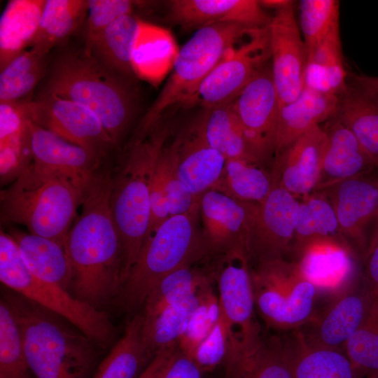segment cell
<instances>
[{
    "instance_id": "7",
    "label": "cell",
    "mask_w": 378,
    "mask_h": 378,
    "mask_svg": "<svg viewBox=\"0 0 378 378\" xmlns=\"http://www.w3.org/2000/svg\"><path fill=\"white\" fill-rule=\"evenodd\" d=\"M256 29L232 23H216L197 29L179 48L169 76L133 134L146 135L171 108L188 106L204 80L227 50Z\"/></svg>"
},
{
    "instance_id": "23",
    "label": "cell",
    "mask_w": 378,
    "mask_h": 378,
    "mask_svg": "<svg viewBox=\"0 0 378 378\" xmlns=\"http://www.w3.org/2000/svg\"><path fill=\"white\" fill-rule=\"evenodd\" d=\"M327 141L317 190H326L344 180L360 176L375 166L351 132L335 115L323 127Z\"/></svg>"
},
{
    "instance_id": "36",
    "label": "cell",
    "mask_w": 378,
    "mask_h": 378,
    "mask_svg": "<svg viewBox=\"0 0 378 378\" xmlns=\"http://www.w3.org/2000/svg\"><path fill=\"white\" fill-rule=\"evenodd\" d=\"M139 18L125 15L108 26L84 48L113 71L131 78V55Z\"/></svg>"
},
{
    "instance_id": "51",
    "label": "cell",
    "mask_w": 378,
    "mask_h": 378,
    "mask_svg": "<svg viewBox=\"0 0 378 378\" xmlns=\"http://www.w3.org/2000/svg\"><path fill=\"white\" fill-rule=\"evenodd\" d=\"M366 276L367 292L371 298L378 297V243L368 251Z\"/></svg>"
},
{
    "instance_id": "15",
    "label": "cell",
    "mask_w": 378,
    "mask_h": 378,
    "mask_svg": "<svg viewBox=\"0 0 378 378\" xmlns=\"http://www.w3.org/2000/svg\"><path fill=\"white\" fill-rule=\"evenodd\" d=\"M251 145L261 160L274 155V139L280 103L266 65L232 102Z\"/></svg>"
},
{
    "instance_id": "54",
    "label": "cell",
    "mask_w": 378,
    "mask_h": 378,
    "mask_svg": "<svg viewBox=\"0 0 378 378\" xmlns=\"http://www.w3.org/2000/svg\"><path fill=\"white\" fill-rule=\"evenodd\" d=\"M291 1L290 0H261L259 1L262 7L269 8L276 10L288 4Z\"/></svg>"
},
{
    "instance_id": "43",
    "label": "cell",
    "mask_w": 378,
    "mask_h": 378,
    "mask_svg": "<svg viewBox=\"0 0 378 378\" xmlns=\"http://www.w3.org/2000/svg\"><path fill=\"white\" fill-rule=\"evenodd\" d=\"M343 351L360 378L378 370V297H370L362 323Z\"/></svg>"
},
{
    "instance_id": "12",
    "label": "cell",
    "mask_w": 378,
    "mask_h": 378,
    "mask_svg": "<svg viewBox=\"0 0 378 378\" xmlns=\"http://www.w3.org/2000/svg\"><path fill=\"white\" fill-rule=\"evenodd\" d=\"M26 104L31 122L104 159L115 146L99 119L83 105L43 93Z\"/></svg>"
},
{
    "instance_id": "30",
    "label": "cell",
    "mask_w": 378,
    "mask_h": 378,
    "mask_svg": "<svg viewBox=\"0 0 378 378\" xmlns=\"http://www.w3.org/2000/svg\"><path fill=\"white\" fill-rule=\"evenodd\" d=\"M195 121L208 144L226 160L262 161L248 140L232 102L204 109Z\"/></svg>"
},
{
    "instance_id": "34",
    "label": "cell",
    "mask_w": 378,
    "mask_h": 378,
    "mask_svg": "<svg viewBox=\"0 0 378 378\" xmlns=\"http://www.w3.org/2000/svg\"><path fill=\"white\" fill-rule=\"evenodd\" d=\"M338 98L335 117L351 131L378 167V94L349 84Z\"/></svg>"
},
{
    "instance_id": "16",
    "label": "cell",
    "mask_w": 378,
    "mask_h": 378,
    "mask_svg": "<svg viewBox=\"0 0 378 378\" xmlns=\"http://www.w3.org/2000/svg\"><path fill=\"white\" fill-rule=\"evenodd\" d=\"M255 204L237 200L214 189L202 195V234L209 255H225L241 247L246 250Z\"/></svg>"
},
{
    "instance_id": "42",
    "label": "cell",
    "mask_w": 378,
    "mask_h": 378,
    "mask_svg": "<svg viewBox=\"0 0 378 378\" xmlns=\"http://www.w3.org/2000/svg\"><path fill=\"white\" fill-rule=\"evenodd\" d=\"M210 284L200 271L186 266L162 278L147 296L144 307V316L155 314L164 307L196 295Z\"/></svg>"
},
{
    "instance_id": "18",
    "label": "cell",
    "mask_w": 378,
    "mask_h": 378,
    "mask_svg": "<svg viewBox=\"0 0 378 378\" xmlns=\"http://www.w3.org/2000/svg\"><path fill=\"white\" fill-rule=\"evenodd\" d=\"M326 141L323 127L317 125L277 154L271 174L273 185L295 196H307L318 185Z\"/></svg>"
},
{
    "instance_id": "50",
    "label": "cell",
    "mask_w": 378,
    "mask_h": 378,
    "mask_svg": "<svg viewBox=\"0 0 378 378\" xmlns=\"http://www.w3.org/2000/svg\"><path fill=\"white\" fill-rule=\"evenodd\" d=\"M204 373L193 358L177 346L165 365L162 378H204Z\"/></svg>"
},
{
    "instance_id": "49",
    "label": "cell",
    "mask_w": 378,
    "mask_h": 378,
    "mask_svg": "<svg viewBox=\"0 0 378 378\" xmlns=\"http://www.w3.org/2000/svg\"><path fill=\"white\" fill-rule=\"evenodd\" d=\"M134 4L129 0H88L85 44L118 19L132 14Z\"/></svg>"
},
{
    "instance_id": "22",
    "label": "cell",
    "mask_w": 378,
    "mask_h": 378,
    "mask_svg": "<svg viewBox=\"0 0 378 378\" xmlns=\"http://www.w3.org/2000/svg\"><path fill=\"white\" fill-rule=\"evenodd\" d=\"M178 175L197 199L218 183L226 160L204 139L195 120L178 136Z\"/></svg>"
},
{
    "instance_id": "40",
    "label": "cell",
    "mask_w": 378,
    "mask_h": 378,
    "mask_svg": "<svg viewBox=\"0 0 378 378\" xmlns=\"http://www.w3.org/2000/svg\"><path fill=\"white\" fill-rule=\"evenodd\" d=\"M339 233L341 234L339 223L330 200L321 195L306 196L300 204L292 251L296 253L316 239H341L338 237Z\"/></svg>"
},
{
    "instance_id": "19",
    "label": "cell",
    "mask_w": 378,
    "mask_h": 378,
    "mask_svg": "<svg viewBox=\"0 0 378 378\" xmlns=\"http://www.w3.org/2000/svg\"><path fill=\"white\" fill-rule=\"evenodd\" d=\"M271 18L258 0H172L167 4V19L188 29L216 23L262 29Z\"/></svg>"
},
{
    "instance_id": "13",
    "label": "cell",
    "mask_w": 378,
    "mask_h": 378,
    "mask_svg": "<svg viewBox=\"0 0 378 378\" xmlns=\"http://www.w3.org/2000/svg\"><path fill=\"white\" fill-rule=\"evenodd\" d=\"M221 313L229 325L230 339L250 347L261 338L255 319L251 268L246 250L237 248L224 255L218 273Z\"/></svg>"
},
{
    "instance_id": "32",
    "label": "cell",
    "mask_w": 378,
    "mask_h": 378,
    "mask_svg": "<svg viewBox=\"0 0 378 378\" xmlns=\"http://www.w3.org/2000/svg\"><path fill=\"white\" fill-rule=\"evenodd\" d=\"M348 73L342 57L340 23L307 54L304 88L340 97L347 90Z\"/></svg>"
},
{
    "instance_id": "6",
    "label": "cell",
    "mask_w": 378,
    "mask_h": 378,
    "mask_svg": "<svg viewBox=\"0 0 378 378\" xmlns=\"http://www.w3.org/2000/svg\"><path fill=\"white\" fill-rule=\"evenodd\" d=\"M199 216L200 202L170 217L145 241L118 295L125 310L139 309L162 278L209 255L197 227Z\"/></svg>"
},
{
    "instance_id": "1",
    "label": "cell",
    "mask_w": 378,
    "mask_h": 378,
    "mask_svg": "<svg viewBox=\"0 0 378 378\" xmlns=\"http://www.w3.org/2000/svg\"><path fill=\"white\" fill-rule=\"evenodd\" d=\"M111 169L106 161L94 174L64 244L73 273L69 292L101 310L122 286V247L110 204Z\"/></svg>"
},
{
    "instance_id": "31",
    "label": "cell",
    "mask_w": 378,
    "mask_h": 378,
    "mask_svg": "<svg viewBox=\"0 0 378 378\" xmlns=\"http://www.w3.org/2000/svg\"><path fill=\"white\" fill-rule=\"evenodd\" d=\"M7 233L16 243L25 264L35 276L69 291L73 273L63 246L13 227Z\"/></svg>"
},
{
    "instance_id": "25",
    "label": "cell",
    "mask_w": 378,
    "mask_h": 378,
    "mask_svg": "<svg viewBox=\"0 0 378 378\" xmlns=\"http://www.w3.org/2000/svg\"><path fill=\"white\" fill-rule=\"evenodd\" d=\"M339 98L304 88L293 102L281 105L274 139V157L302 135L333 118Z\"/></svg>"
},
{
    "instance_id": "33",
    "label": "cell",
    "mask_w": 378,
    "mask_h": 378,
    "mask_svg": "<svg viewBox=\"0 0 378 378\" xmlns=\"http://www.w3.org/2000/svg\"><path fill=\"white\" fill-rule=\"evenodd\" d=\"M46 0H11L0 19V69L30 46Z\"/></svg>"
},
{
    "instance_id": "26",
    "label": "cell",
    "mask_w": 378,
    "mask_h": 378,
    "mask_svg": "<svg viewBox=\"0 0 378 378\" xmlns=\"http://www.w3.org/2000/svg\"><path fill=\"white\" fill-rule=\"evenodd\" d=\"M370 300L366 289L339 298L320 318L307 323L312 326L308 332L300 328L304 340L311 345L343 351L362 323Z\"/></svg>"
},
{
    "instance_id": "48",
    "label": "cell",
    "mask_w": 378,
    "mask_h": 378,
    "mask_svg": "<svg viewBox=\"0 0 378 378\" xmlns=\"http://www.w3.org/2000/svg\"><path fill=\"white\" fill-rule=\"evenodd\" d=\"M230 338L229 325L220 312L217 323L192 356L204 372H210L223 365L227 353Z\"/></svg>"
},
{
    "instance_id": "24",
    "label": "cell",
    "mask_w": 378,
    "mask_h": 378,
    "mask_svg": "<svg viewBox=\"0 0 378 378\" xmlns=\"http://www.w3.org/2000/svg\"><path fill=\"white\" fill-rule=\"evenodd\" d=\"M330 202L342 235L364 245L363 228L378 210V182L360 176L340 181L330 188Z\"/></svg>"
},
{
    "instance_id": "9",
    "label": "cell",
    "mask_w": 378,
    "mask_h": 378,
    "mask_svg": "<svg viewBox=\"0 0 378 378\" xmlns=\"http://www.w3.org/2000/svg\"><path fill=\"white\" fill-rule=\"evenodd\" d=\"M251 274L255 309L267 326L290 331L316 318L317 289L295 261L262 262L251 269Z\"/></svg>"
},
{
    "instance_id": "56",
    "label": "cell",
    "mask_w": 378,
    "mask_h": 378,
    "mask_svg": "<svg viewBox=\"0 0 378 378\" xmlns=\"http://www.w3.org/2000/svg\"><path fill=\"white\" fill-rule=\"evenodd\" d=\"M366 378H378V370L368 375Z\"/></svg>"
},
{
    "instance_id": "3",
    "label": "cell",
    "mask_w": 378,
    "mask_h": 378,
    "mask_svg": "<svg viewBox=\"0 0 378 378\" xmlns=\"http://www.w3.org/2000/svg\"><path fill=\"white\" fill-rule=\"evenodd\" d=\"M84 48L69 50L55 61L40 93L84 106L99 119L117 146L134 114L136 97L128 82Z\"/></svg>"
},
{
    "instance_id": "55",
    "label": "cell",
    "mask_w": 378,
    "mask_h": 378,
    "mask_svg": "<svg viewBox=\"0 0 378 378\" xmlns=\"http://www.w3.org/2000/svg\"><path fill=\"white\" fill-rule=\"evenodd\" d=\"M376 215H377V216L378 217V210H377V211ZM377 242H378V231H377V234L376 237H375L374 239H373V240H372V244H371V246H370V248L369 251H370V249H372V248L376 245V244H377Z\"/></svg>"
},
{
    "instance_id": "28",
    "label": "cell",
    "mask_w": 378,
    "mask_h": 378,
    "mask_svg": "<svg viewBox=\"0 0 378 378\" xmlns=\"http://www.w3.org/2000/svg\"><path fill=\"white\" fill-rule=\"evenodd\" d=\"M178 51L169 30L139 18L131 55L135 76L158 85L171 72Z\"/></svg>"
},
{
    "instance_id": "5",
    "label": "cell",
    "mask_w": 378,
    "mask_h": 378,
    "mask_svg": "<svg viewBox=\"0 0 378 378\" xmlns=\"http://www.w3.org/2000/svg\"><path fill=\"white\" fill-rule=\"evenodd\" d=\"M14 293L4 298L18 322L34 377L88 378L95 362L94 344L59 315Z\"/></svg>"
},
{
    "instance_id": "8",
    "label": "cell",
    "mask_w": 378,
    "mask_h": 378,
    "mask_svg": "<svg viewBox=\"0 0 378 378\" xmlns=\"http://www.w3.org/2000/svg\"><path fill=\"white\" fill-rule=\"evenodd\" d=\"M0 281L12 291L66 320L94 344L106 349L114 341L116 330L106 312L80 300L69 290L35 276L13 239L2 229Z\"/></svg>"
},
{
    "instance_id": "38",
    "label": "cell",
    "mask_w": 378,
    "mask_h": 378,
    "mask_svg": "<svg viewBox=\"0 0 378 378\" xmlns=\"http://www.w3.org/2000/svg\"><path fill=\"white\" fill-rule=\"evenodd\" d=\"M88 12V0H46L30 47L48 55L79 27Z\"/></svg>"
},
{
    "instance_id": "14",
    "label": "cell",
    "mask_w": 378,
    "mask_h": 378,
    "mask_svg": "<svg viewBox=\"0 0 378 378\" xmlns=\"http://www.w3.org/2000/svg\"><path fill=\"white\" fill-rule=\"evenodd\" d=\"M267 29L272 76L281 106L294 101L302 91L307 61L292 1L275 10Z\"/></svg>"
},
{
    "instance_id": "35",
    "label": "cell",
    "mask_w": 378,
    "mask_h": 378,
    "mask_svg": "<svg viewBox=\"0 0 378 378\" xmlns=\"http://www.w3.org/2000/svg\"><path fill=\"white\" fill-rule=\"evenodd\" d=\"M143 327V314H136L92 378H139L153 360L144 343Z\"/></svg>"
},
{
    "instance_id": "17",
    "label": "cell",
    "mask_w": 378,
    "mask_h": 378,
    "mask_svg": "<svg viewBox=\"0 0 378 378\" xmlns=\"http://www.w3.org/2000/svg\"><path fill=\"white\" fill-rule=\"evenodd\" d=\"M302 275L316 288L318 295L349 293L356 267L349 246L341 239H316L295 253Z\"/></svg>"
},
{
    "instance_id": "2",
    "label": "cell",
    "mask_w": 378,
    "mask_h": 378,
    "mask_svg": "<svg viewBox=\"0 0 378 378\" xmlns=\"http://www.w3.org/2000/svg\"><path fill=\"white\" fill-rule=\"evenodd\" d=\"M171 134L162 120L148 134L132 138L111 169L110 204L122 257V283L144 244L150 222V193L160 154Z\"/></svg>"
},
{
    "instance_id": "37",
    "label": "cell",
    "mask_w": 378,
    "mask_h": 378,
    "mask_svg": "<svg viewBox=\"0 0 378 378\" xmlns=\"http://www.w3.org/2000/svg\"><path fill=\"white\" fill-rule=\"evenodd\" d=\"M198 303L199 292L164 307L154 315L148 317L143 315L144 343L153 358L178 344Z\"/></svg>"
},
{
    "instance_id": "4",
    "label": "cell",
    "mask_w": 378,
    "mask_h": 378,
    "mask_svg": "<svg viewBox=\"0 0 378 378\" xmlns=\"http://www.w3.org/2000/svg\"><path fill=\"white\" fill-rule=\"evenodd\" d=\"M84 190L67 176L32 162L0 192L3 224L17 223L64 246Z\"/></svg>"
},
{
    "instance_id": "39",
    "label": "cell",
    "mask_w": 378,
    "mask_h": 378,
    "mask_svg": "<svg viewBox=\"0 0 378 378\" xmlns=\"http://www.w3.org/2000/svg\"><path fill=\"white\" fill-rule=\"evenodd\" d=\"M272 187V176L258 163L228 160L214 190L241 202L259 203L266 198Z\"/></svg>"
},
{
    "instance_id": "41",
    "label": "cell",
    "mask_w": 378,
    "mask_h": 378,
    "mask_svg": "<svg viewBox=\"0 0 378 378\" xmlns=\"http://www.w3.org/2000/svg\"><path fill=\"white\" fill-rule=\"evenodd\" d=\"M48 55L31 48L1 70L0 101L22 100L31 92L46 74Z\"/></svg>"
},
{
    "instance_id": "29",
    "label": "cell",
    "mask_w": 378,
    "mask_h": 378,
    "mask_svg": "<svg viewBox=\"0 0 378 378\" xmlns=\"http://www.w3.org/2000/svg\"><path fill=\"white\" fill-rule=\"evenodd\" d=\"M223 365L225 378H294L279 336L262 337L249 349L230 344Z\"/></svg>"
},
{
    "instance_id": "47",
    "label": "cell",
    "mask_w": 378,
    "mask_h": 378,
    "mask_svg": "<svg viewBox=\"0 0 378 378\" xmlns=\"http://www.w3.org/2000/svg\"><path fill=\"white\" fill-rule=\"evenodd\" d=\"M26 100L0 101V146L20 145L31 137Z\"/></svg>"
},
{
    "instance_id": "11",
    "label": "cell",
    "mask_w": 378,
    "mask_h": 378,
    "mask_svg": "<svg viewBox=\"0 0 378 378\" xmlns=\"http://www.w3.org/2000/svg\"><path fill=\"white\" fill-rule=\"evenodd\" d=\"M300 204L295 195L275 185L265 200L255 204L246 244L249 264L286 260L293 249Z\"/></svg>"
},
{
    "instance_id": "53",
    "label": "cell",
    "mask_w": 378,
    "mask_h": 378,
    "mask_svg": "<svg viewBox=\"0 0 378 378\" xmlns=\"http://www.w3.org/2000/svg\"><path fill=\"white\" fill-rule=\"evenodd\" d=\"M348 83L367 92L378 94V76L348 74Z\"/></svg>"
},
{
    "instance_id": "44",
    "label": "cell",
    "mask_w": 378,
    "mask_h": 378,
    "mask_svg": "<svg viewBox=\"0 0 378 378\" xmlns=\"http://www.w3.org/2000/svg\"><path fill=\"white\" fill-rule=\"evenodd\" d=\"M0 378H35L27 363L18 322L4 298L0 302Z\"/></svg>"
},
{
    "instance_id": "45",
    "label": "cell",
    "mask_w": 378,
    "mask_h": 378,
    "mask_svg": "<svg viewBox=\"0 0 378 378\" xmlns=\"http://www.w3.org/2000/svg\"><path fill=\"white\" fill-rule=\"evenodd\" d=\"M300 22L307 54L340 23V2L336 0H302Z\"/></svg>"
},
{
    "instance_id": "20",
    "label": "cell",
    "mask_w": 378,
    "mask_h": 378,
    "mask_svg": "<svg viewBox=\"0 0 378 378\" xmlns=\"http://www.w3.org/2000/svg\"><path fill=\"white\" fill-rule=\"evenodd\" d=\"M33 162L67 176L85 190L106 160L30 121Z\"/></svg>"
},
{
    "instance_id": "21",
    "label": "cell",
    "mask_w": 378,
    "mask_h": 378,
    "mask_svg": "<svg viewBox=\"0 0 378 378\" xmlns=\"http://www.w3.org/2000/svg\"><path fill=\"white\" fill-rule=\"evenodd\" d=\"M178 148L176 136L163 147L158 158L150 186V215L146 241L170 217L186 214L200 202L178 177Z\"/></svg>"
},
{
    "instance_id": "10",
    "label": "cell",
    "mask_w": 378,
    "mask_h": 378,
    "mask_svg": "<svg viewBox=\"0 0 378 378\" xmlns=\"http://www.w3.org/2000/svg\"><path fill=\"white\" fill-rule=\"evenodd\" d=\"M267 27L227 50L204 80L188 106L204 109L232 102L270 59Z\"/></svg>"
},
{
    "instance_id": "52",
    "label": "cell",
    "mask_w": 378,
    "mask_h": 378,
    "mask_svg": "<svg viewBox=\"0 0 378 378\" xmlns=\"http://www.w3.org/2000/svg\"><path fill=\"white\" fill-rule=\"evenodd\" d=\"M170 355L171 351L169 350H164L158 354L139 378H162Z\"/></svg>"
},
{
    "instance_id": "46",
    "label": "cell",
    "mask_w": 378,
    "mask_h": 378,
    "mask_svg": "<svg viewBox=\"0 0 378 378\" xmlns=\"http://www.w3.org/2000/svg\"><path fill=\"white\" fill-rule=\"evenodd\" d=\"M220 312L218 297L209 284L199 291V303L178 342V348L192 357L195 350L217 323Z\"/></svg>"
},
{
    "instance_id": "27",
    "label": "cell",
    "mask_w": 378,
    "mask_h": 378,
    "mask_svg": "<svg viewBox=\"0 0 378 378\" xmlns=\"http://www.w3.org/2000/svg\"><path fill=\"white\" fill-rule=\"evenodd\" d=\"M281 337L294 378H360L344 351L308 344L300 330Z\"/></svg>"
}]
</instances>
